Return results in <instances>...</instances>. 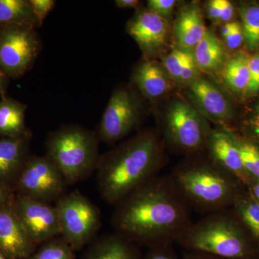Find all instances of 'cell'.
Wrapping results in <instances>:
<instances>
[{
	"label": "cell",
	"mask_w": 259,
	"mask_h": 259,
	"mask_svg": "<svg viewBox=\"0 0 259 259\" xmlns=\"http://www.w3.org/2000/svg\"><path fill=\"white\" fill-rule=\"evenodd\" d=\"M61 237L79 250L97 237L102 226L100 209L79 191L66 193L55 202Z\"/></svg>",
	"instance_id": "6"
},
{
	"label": "cell",
	"mask_w": 259,
	"mask_h": 259,
	"mask_svg": "<svg viewBox=\"0 0 259 259\" xmlns=\"http://www.w3.org/2000/svg\"><path fill=\"white\" fill-rule=\"evenodd\" d=\"M142 259H179L174 245H160L148 248Z\"/></svg>",
	"instance_id": "32"
},
{
	"label": "cell",
	"mask_w": 259,
	"mask_h": 259,
	"mask_svg": "<svg viewBox=\"0 0 259 259\" xmlns=\"http://www.w3.org/2000/svg\"><path fill=\"white\" fill-rule=\"evenodd\" d=\"M209 18L216 21H221L222 15V0H212L208 3Z\"/></svg>",
	"instance_id": "35"
},
{
	"label": "cell",
	"mask_w": 259,
	"mask_h": 259,
	"mask_svg": "<svg viewBox=\"0 0 259 259\" xmlns=\"http://www.w3.org/2000/svg\"><path fill=\"white\" fill-rule=\"evenodd\" d=\"M259 92V53L250 58L249 81L245 91V95H252Z\"/></svg>",
	"instance_id": "30"
},
{
	"label": "cell",
	"mask_w": 259,
	"mask_h": 259,
	"mask_svg": "<svg viewBox=\"0 0 259 259\" xmlns=\"http://www.w3.org/2000/svg\"><path fill=\"white\" fill-rule=\"evenodd\" d=\"M176 3L175 0H150L148 1V8L166 20L171 16Z\"/></svg>",
	"instance_id": "31"
},
{
	"label": "cell",
	"mask_w": 259,
	"mask_h": 259,
	"mask_svg": "<svg viewBox=\"0 0 259 259\" xmlns=\"http://www.w3.org/2000/svg\"><path fill=\"white\" fill-rule=\"evenodd\" d=\"M100 141L96 131L67 125L49 133L46 156L58 167L68 186L87 180L96 171Z\"/></svg>",
	"instance_id": "5"
},
{
	"label": "cell",
	"mask_w": 259,
	"mask_h": 259,
	"mask_svg": "<svg viewBox=\"0 0 259 259\" xmlns=\"http://www.w3.org/2000/svg\"><path fill=\"white\" fill-rule=\"evenodd\" d=\"M10 192L5 184L0 182V208L13 204L10 197Z\"/></svg>",
	"instance_id": "37"
},
{
	"label": "cell",
	"mask_w": 259,
	"mask_h": 259,
	"mask_svg": "<svg viewBox=\"0 0 259 259\" xmlns=\"http://www.w3.org/2000/svg\"><path fill=\"white\" fill-rule=\"evenodd\" d=\"M250 56L240 51L226 64L224 77L228 86L237 92L245 93L249 81Z\"/></svg>",
	"instance_id": "23"
},
{
	"label": "cell",
	"mask_w": 259,
	"mask_h": 259,
	"mask_svg": "<svg viewBox=\"0 0 259 259\" xmlns=\"http://www.w3.org/2000/svg\"><path fill=\"white\" fill-rule=\"evenodd\" d=\"M192 54L185 49H175L163 59V68L171 79L178 81L184 66Z\"/></svg>",
	"instance_id": "28"
},
{
	"label": "cell",
	"mask_w": 259,
	"mask_h": 259,
	"mask_svg": "<svg viewBox=\"0 0 259 259\" xmlns=\"http://www.w3.org/2000/svg\"><path fill=\"white\" fill-rule=\"evenodd\" d=\"M139 245L114 233L97 237L81 259H142Z\"/></svg>",
	"instance_id": "16"
},
{
	"label": "cell",
	"mask_w": 259,
	"mask_h": 259,
	"mask_svg": "<svg viewBox=\"0 0 259 259\" xmlns=\"http://www.w3.org/2000/svg\"><path fill=\"white\" fill-rule=\"evenodd\" d=\"M205 151L214 161L233 174L243 185L252 183L253 180L245 171L241 154L229 131L225 129L212 130Z\"/></svg>",
	"instance_id": "14"
},
{
	"label": "cell",
	"mask_w": 259,
	"mask_h": 259,
	"mask_svg": "<svg viewBox=\"0 0 259 259\" xmlns=\"http://www.w3.org/2000/svg\"><path fill=\"white\" fill-rule=\"evenodd\" d=\"M40 245L27 259H75V250L61 236Z\"/></svg>",
	"instance_id": "25"
},
{
	"label": "cell",
	"mask_w": 259,
	"mask_h": 259,
	"mask_svg": "<svg viewBox=\"0 0 259 259\" xmlns=\"http://www.w3.org/2000/svg\"><path fill=\"white\" fill-rule=\"evenodd\" d=\"M233 207L235 212L259 243V202L252 194L248 196L241 194Z\"/></svg>",
	"instance_id": "24"
},
{
	"label": "cell",
	"mask_w": 259,
	"mask_h": 259,
	"mask_svg": "<svg viewBox=\"0 0 259 259\" xmlns=\"http://www.w3.org/2000/svg\"><path fill=\"white\" fill-rule=\"evenodd\" d=\"M250 126L253 134L255 135L257 139H259V106L257 107L254 115L252 117Z\"/></svg>",
	"instance_id": "40"
},
{
	"label": "cell",
	"mask_w": 259,
	"mask_h": 259,
	"mask_svg": "<svg viewBox=\"0 0 259 259\" xmlns=\"http://www.w3.org/2000/svg\"><path fill=\"white\" fill-rule=\"evenodd\" d=\"M12 204L0 208V251L8 259H27L36 250Z\"/></svg>",
	"instance_id": "12"
},
{
	"label": "cell",
	"mask_w": 259,
	"mask_h": 259,
	"mask_svg": "<svg viewBox=\"0 0 259 259\" xmlns=\"http://www.w3.org/2000/svg\"><path fill=\"white\" fill-rule=\"evenodd\" d=\"M0 24L37 27L30 1L0 0Z\"/></svg>",
	"instance_id": "22"
},
{
	"label": "cell",
	"mask_w": 259,
	"mask_h": 259,
	"mask_svg": "<svg viewBox=\"0 0 259 259\" xmlns=\"http://www.w3.org/2000/svg\"><path fill=\"white\" fill-rule=\"evenodd\" d=\"M198 69L207 72L221 69L225 64L226 51L223 42L212 32L207 30L193 53Z\"/></svg>",
	"instance_id": "20"
},
{
	"label": "cell",
	"mask_w": 259,
	"mask_h": 259,
	"mask_svg": "<svg viewBox=\"0 0 259 259\" xmlns=\"http://www.w3.org/2000/svg\"><path fill=\"white\" fill-rule=\"evenodd\" d=\"M234 14V8L231 2L228 0H222V15L221 21L224 23H229L230 20L233 18Z\"/></svg>",
	"instance_id": "36"
},
{
	"label": "cell",
	"mask_w": 259,
	"mask_h": 259,
	"mask_svg": "<svg viewBox=\"0 0 259 259\" xmlns=\"http://www.w3.org/2000/svg\"><path fill=\"white\" fill-rule=\"evenodd\" d=\"M236 22H230V23L225 24L224 26L222 27V28H221V34H222L223 37L224 38L231 33L235 26H236Z\"/></svg>",
	"instance_id": "41"
},
{
	"label": "cell",
	"mask_w": 259,
	"mask_h": 259,
	"mask_svg": "<svg viewBox=\"0 0 259 259\" xmlns=\"http://www.w3.org/2000/svg\"><path fill=\"white\" fill-rule=\"evenodd\" d=\"M243 37L251 50L259 47V6L247 7L241 12Z\"/></svg>",
	"instance_id": "27"
},
{
	"label": "cell",
	"mask_w": 259,
	"mask_h": 259,
	"mask_svg": "<svg viewBox=\"0 0 259 259\" xmlns=\"http://www.w3.org/2000/svg\"><path fill=\"white\" fill-rule=\"evenodd\" d=\"M31 134L17 138L0 139V182L6 185L10 180H17L25 162Z\"/></svg>",
	"instance_id": "17"
},
{
	"label": "cell",
	"mask_w": 259,
	"mask_h": 259,
	"mask_svg": "<svg viewBox=\"0 0 259 259\" xmlns=\"http://www.w3.org/2000/svg\"><path fill=\"white\" fill-rule=\"evenodd\" d=\"M141 104L129 88L116 90L110 97L97 127L100 142L112 144L125 139L139 125Z\"/></svg>",
	"instance_id": "10"
},
{
	"label": "cell",
	"mask_w": 259,
	"mask_h": 259,
	"mask_svg": "<svg viewBox=\"0 0 259 259\" xmlns=\"http://www.w3.org/2000/svg\"><path fill=\"white\" fill-rule=\"evenodd\" d=\"M192 211L169 175H159L115 205L111 223L139 247L174 245L193 222Z\"/></svg>",
	"instance_id": "1"
},
{
	"label": "cell",
	"mask_w": 259,
	"mask_h": 259,
	"mask_svg": "<svg viewBox=\"0 0 259 259\" xmlns=\"http://www.w3.org/2000/svg\"><path fill=\"white\" fill-rule=\"evenodd\" d=\"M29 238L36 245L61 236L56 206L19 195L12 204Z\"/></svg>",
	"instance_id": "11"
},
{
	"label": "cell",
	"mask_w": 259,
	"mask_h": 259,
	"mask_svg": "<svg viewBox=\"0 0 259 259\" xmlns=\"http://www.w3.org/2000/svg\"><path fill=\"white\" fill-rule=\"evenodd\" d=\"M163 144L156 133L143 131L100 155L97 190L115 207L122 199L160 175L166 164Z\"/></svg>",
	"instance_id": "2"
},
{
	"label": "cell",
	"mask_w": 259,
	"mask_h": 259,
	"mask_svg": "<svg viewBox=\"0 0 259 259\" xmlns=\"http://www.w3.org/2000/svg\"><path fill=\"white\" fill-rule=\"evenodd\" d=\"M170 178L192 210L205 215L233 206L243 183L210 156L190 158L174 168Z\"/></svg>",
	"instance_id": "3"
},
{
	"label": "cell",
	"mask_w": 259,
	"mask_h": 259,
	"mask_svg": "<svg viewBox=\"0 0 259 259\" xmlns=\"http://www.w3.org/2000/svg\"><path fill=\"white\" fill-rule=\"evenodd\" d=\"M34 16L36 20L37 27L42 26L47 15L50 13L56 4L54 0H29Z\"/></svg>",
	"instance_id": "29"
},
{
	"label": "cell",
	"mask_w": 259,
	"mask_h": 259,
	"mask_svg": "<svg viewBox=\"0 0 259 259\" xmlns=\"http://www.w3.org/2000/svg\"><path fill=\"white\" fill-rule=\"evenodd\" d=\"M115 5L119 8H138L140 5V2L138 0H116Z\"/></svg>",
	"instance_id": "39"
},
{
	"label": "cell",
	"mask_w": 259,
	"mask_h": 259,
	"mask_svg": "<svg viewBox=\"0 0 259 259\" xmlns=\"http://www.w3.org/2000/svg\"><path fill=\"white\" fill-rule=\"evenodd\" d=\"M170 78L164 68L151 60L144 61L138 65L132 75L135 86L150 100L161 97L169 91Z\"/></svg>",
	"instance_id": "18"
},
{
	"label": "cell",
	"mask_w": 259,
	"mask_h": 259,
	"mask_svg": "<svg viewBox=\"0 0 259 259\" xmlns=\"http://www.w3.org/2000/svg\"><path fill=\"white\" fill-rule=\"evenodd\" d=\"M191 97L204 116L217 124H225L231 118V108L223 94L214 85L198 78L190 84Z\"/></svg>",
	"instance_id": "15"
},
{
	"label": "cell",
	"mask_w": 259,
	"mask_h": 259,
	"mask_svg": "<svg viewBox=\"0 0 259 259\" xmlns=\"http://www.w3.org/2000/svg\"><path fill=\"white\" fill-rule=\"evenodd\" d=\"M231 135L241 154L245 171L252 180H259L258 146L246 140L238 139L232 133Z\"/></svg>",
	"instance_id": "26"
},
{
	"label": "cell",
	"mask_w": 259,
	"mask_h": 259,
	"mask_svg": "<svg viewBox=\"0 0 259 259\" xmlns=\"http://www.w3.org/2000/svg\"><path fill=\"white\" fill-rule=\"evenodd\" d=\"M207 31L200 10L197 7H189L182 12L176 24L175 35L182 49H194Z\"/></svg>",
	"instance_id": "19"
},
{
	"label": "cell",
	"mask_w": 259,
	"mask_h": 259,
	"mask_svg": "<svg viewBox=\"0 0 259 259\" xmlns=\"http://www.w3.org/2000/svg\"><path fill=\"white\" fill-rule=\"evenodd\" d=\"M211 131L207 122L185 102H175L165 118L167 142L177 151L187 154H195L205 150Z\"/></svg>",
	"instance_id": "7"
},
{
	"label": "cell",
	"mask_w": 259,
	"mask_h": 259,
	"mask_svg": "<svg viewBox=\"0 0 259 259\" xmlns=\"http://www.w3.org/2000/svg\"><path fill=\"white\" fill-rule=\"evenodd\" d=\"M26 107L13 100L0 102V135L5 138L20 137L25 131V113Z\"/></svg>",
	"instance_id": "21"
},
{
	"label": "cell",
	"mask_w": 259,
	"mask_h": 259,
	"mask_svg": "<svg viewBox=\"0 0 259 259\" xmlns=\"http://www.w3.org/2000/svg\"><path fill=\"white\" fill-rule=\"evenodd\" d=\"M182 259H222L214 256V255L207 254V253H202V252L190 251L185 250Z\"/></svg>",
	"instance_id": "38"
},
{
	"label": "cell",
	"mask_w": 259,
	"mask_h": 259,
	"mask_svg": "<svg viewBox=\"0 0 259 259\" xmlns=\"http://www.w3.org/2000/svg\"><path fill=\"white\" fill-rule=\"evenodd\" d=\"M250 237L254 238L234 209L228 208L192 222L177 243L185 250L222 259H250L251 240L255 241Z\"/></svg>",
	"instance_id": "4"
},
{
	"label": "cell",
	"mask_w": 259,
	"mask_h": 259,
	"mask_svg": "<svg viewBox=\"0 0 259 259\" xmlns=\"http://www.w3.org/2000/svg\"><path fill=\"white\" fill-rule=\"evenodd\" d=\"M0 259H8L1 251H0Z\"/></svg>",
	"instance_id": "43"
},
{
	"label": "cell",
	"mask_w": 259,
	"mask_h": 259,
	"mask_svg": "<svg viewBox=\"0 0 259 259\" xmlns=\"http://www.w3.org/2000/svg\"><path fill=\"white\" fill-rule=\"evenodd\" d=\"M41 49L35 28L7 25L0 31V67L10 76L23 74L32 67Z\"/></svg>",
	"instance_id": "9"
},
{
	"label": "cell",
	"mask_w": 259,
	"mask_h": 259,
	"mask_svg": "<svg viewBox=\"0 0 259 259\" xmlns=\"http://www.w3.org/2000/svg\"><path fill=\"white\" fill-rule=\"evenodd\" d=\"M224 39L226 40V45L228 49H238L241 45L243 40H244L241 25L239 23H236V26L231 33Z\"/></svg>",
	"instance_id": "34"
},
{
	"label": "cell",
	"mask_w": 259,
	"mask_h": 259,
	"mask_svg": "<svg viewBox=\"0 0 259 259\" xmlns=\"http://www.w3.org/2000/svg\"><path fill=\"white\" fill-rule=\"evenodd\" d=\"M19 195L51 204L66 194L67 183L47 156H29L15 181Z\"/></svg>",
	"instance_id": "8"
},
{
	"label": "cell",
	"mask_w": 259,
	"mask_h": 259,
	"mask_svg": "<svg viewBox=\"0 0 259 259\" xmlns=\"http://www.w3.org/2000/svg\"><path fill=\"white\" fill-rule=\"evenodd\" d=\"M3 89V80H2L1 76H0V92H2Z\"/></svg>",
	"instance_id": "42"
},
{
	"label": "cell",
	"mask_w": 259,
	"mask_h": 259,
	"mask_svg": "<svg viewBox=\"0 0 259 259\" xmlns=\"http://www.w3.org/2000/svg\"><path fill=\"white\" fill-rule=\"evenodd\" d=\"M127 32L146 56H151L166 42L168 27L166 20L150 10H141L131 19Z\"/></svg>",
	"instance_id": "13"
},
{
	"label": "cell",
	"mask_w": 259,
	"mask_h": 259,
	"mask_svg": "<svg viewBox=\"0 0 259 259\" xmlns=\"http://www.w3.org/2000/svg\"><path fill=\"white\" fill-rule=\"evenodd\" d=\"M198 67L194 60V54H192L184 66L178 81L190 84L191 83L193 82L194 80L198 79Z\"/></svg>",
	"instance_id": "33"
}]
</instances>
